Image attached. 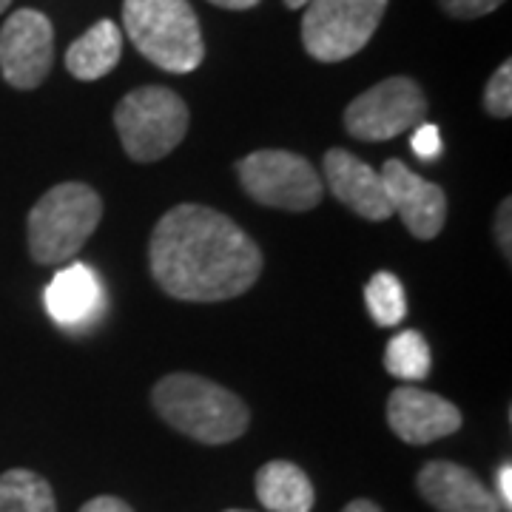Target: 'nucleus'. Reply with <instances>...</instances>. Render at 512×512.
I'll list each match as a JSON object with an SVG mask.
<instances>
[{
	"instance_id": "1",
	"label": "nucleus",
	"mask_w": 512,
	"mask_h": 512,
	"mask_svg": "<svg viewBox=\"0 0 512 512\" xmlns=\"http://www.w3.org/2000/svg\"><path fill=\"white\" fill-rule=\"evenodd\" d=\"M148 262L154 282L183 302H225L251 291L262 274L256 242L225 214L183 202L157 222Z\"/></svg>"
},
{
	"instance_id": "2",
	"label": "nucleus",
	"mask_w": 512,
	"mask_h": 512,
	"mask_svg": "<svg viewBox=\"0 0 512 512\" xmlns=\"http://www.w3.org/2000/svg\"><path fill=\"white\" fill-rule=\"evenodd\" d=\"M151 402L165 424L202 444L237 441L251 421L237 393L194 373H171L160 379L154 384Z\"/></svg>"
},
{
	"instance_id": "3",
	"label": "nucleus",
	"mask_w": 512,
	"mask_h": 512,
	"mask_svg": "<svg viewBox=\"0 0 512 512\" xmlns=\"http://www.w3.org/2000/svg\"><path fill=\"white\" fill-rule=\"evenodd\" d=\"M123 26L137 52L163 72H194L205 57L200 20L188 0H126Z\"/></svg>"
},
{
	"instance_id": "4",
	"label": "nucleus",
	"mask_w": 512,
	"mask_h": 512,
	"mask_svg": "<svg viewBox=\"0 0 512 512\" xmlns=\"http://www.w3.org/2000/svg\"><path fill=\"white\" fill-rule=\"evenodd\" d=\"M103 200L86 183H60L49 188L29 211V254L37 265L69 262L97 231Z\"/></svg>"
},
{
	"instance_id": "5",
	"label": "nucleus",
	"mask_w": 512,
	"mask_h": 512,
	"mask_svg": "<svg viewBox=\"0 0 512 512\" xmlns=\"http://www.w3.org/2000/svg\"><path fill=\"white\" fill-rule=\"evenodd\" d=\"M114 128L134 163H157L183 143L188 106L165 86H143L117 103Z\"/></svg>"
},
{
	"instance_id": "6",
	"label": "nucleus",
	"mask_w": 512,
	"mask_h": 512,
	"mask_svg": "<svg viewBox=\"0 0 512 512\" xmlns=\"http://www.w3.org/2000/svg\"><path fill=\"white\" fill-rule=\"evenodd\" d=\"M387 0H311L302 18V43L319 63L359 55L376 35Z\"/></svg>"
},
{
	"instance_id": "7",
	"label": "nucleus",
	"mask_w": 512,
	"mask_h": 512,
	"mask_svg": "<svg viewBox=\"0 0 512 512\" xmlns=\"http://www.w3.org/2000/svg\"><path fill=\"white\" fill-rule=\"evenodd\" d=\"M237 177L245 194L268 208L311 211L322 202L319 171L305 157L291 151H254L237 163Z\"/></svg>"
},
{
	"instance_id": "8",
	"label": "nucleus",
	"mask_w": 512,
	"mask_h": 512,
	"mask_svg": "<svg viewBox=\"0 0 512 512\" xmlns=\"http://www.w3.org/2000/svg\"><path fill=\"white\" fill-rule=\"evenodd\" d=\"M424 117L427 97L419 83L410 77H387L350 103L345 111V128L356 140L382 143L421 126Z\"/></svg>"
},
{
	"instance_id": "9",
	"label": "nucleus",
	"mask_w": 512,
	"mask_h": 512,
	"mask_svg": "<svg viewBox=\"0 0 512 512\" xmlns=\"http://www.w3.org/2000/svg\"><path fill=\"white\" fill-rule=\"evenodd\" d=\"M55 60V29L52 20L37 9H18L0 29V74L3 80L29 92L37 89Z\"/></svg>"
},
{
	"instance_id": "10",
	"label": "nucleus",
	"mask_w": 512,
	"mask_h": 512,
	"mask_svg": "<svg viewBox=\"0 0 512 512\" xmlns=\"http://www.w3.org/2000/svg\"><path fill=\"white\" fill-rule=\"evenodd\" d=\"M384 191L393 214L416 239H436L447 222V197L441 185L430 183L399 160H387L382 168Z\"/></svg>"
},
{
	"instance_id": "11",
	"label": "nucleus",
	"mask_w": 512,
	"mask_h": 512,
	"mask_svg": "<svg viewBox=\"0 0 512 512\" xmlns=\"http://www.w3.org/2000/svg\"><path fill=\"white\" fill-rule=\"evenodd\" d=\"M387 424L407 444H430L461 430V410L439 393L402 384L387 399Z\"/></svg>"
},
{
	"instance_id": "12",
	"label": "nucleus",
	"mask_w": 512,
	"mask_h": 512,
	"mask_svg": "<svg viewBox=\"0 0 512 512\" xmlns=\"http://www.w3.org/2000/svg\"><path fill=\"white\" fill-rule=\"evenodd\" d=\"M322 165H325V180L333 197L342 205H348L353 214L370 222H384L393 217L382 174H376L356 154H350L345 148H330Z\"/></svg>"
},
{
	"instance_id": "13",
	"label": "nucleus",
	"mask_w": 512,
	"mask_h": 512,
	"mask_svg": "<svg viewBox=\"0 0 512 512\" xmlns=\"http://www.w3.org/2000/svg\"><path fill=\"white\" fill-rule=\"evenodd\" d=\"M416 487L439 512H501L495 493L481 478L453 461H430L419 470Z\"/></svg>"
},
{
	"instance_id": "14",
	"label": "nucleus",
	"mask_w": 512,
	"mask_h": 512,
	"mask_svg": "<svg viewBox=\"0 0 512 512\" xmlns=\"http://www.w3.org/2000/svg\"><path fill=\"white\" fill-rule=\"evenodd\" d=\"M43 305L60 328L80 330L92 325L103 308V285L92 268L74 262L66 271H57L55 279L43 291Z\"/></svg>"
},
{
	"instance_id": "15",
	"label": "nucleus",
	"mask_w": 512,
	"mask_h": 512,
	"mask_svg": "<svg viewBox=\"0 0 512 512\" xmlns=\"http://www.w3.org/2000/svg\"><path fill=\"white\" fill-rule=\"evenodd\" d=\"M123 32L114 20H97L86 35H80L66 52V69L77 80H100L120 63Z\"/></svg>"
},
{
	"instance_id": "16",
	"label": "nucleus",
	"mask_w": 512,
	"mask_h": 512,
	"mask_svg": "<svg viewBox=\"0 0 512 512\" xmlns=\"http://www.w3.org/2000/svg\"><path fill=\"white\" fill-rule=\"evenodd\" d=\"M256 495L271 512H311L316 501L311 478L291 461H268L256 473Z\"/></svg>"
},
{
	"instance_id": "17",
	"label": "nucleus",
	"mask_w": 512,
	"mask_h": 512,
	"mask_svg": "<svg viewBox=\"0 0 512 512\" xmlns=\"http://www.w3.org/2000/svg\"><path fill=\"white\" fill-rule=\"evenodd\" d=\"M0 512H57L55 493L32 470H9L0 476Z\"/></svg>"
},
{
	"instance_id": "18",
	"label": "nucleus",
	"mask_w": 512,
	"mask_h": 512,
	"mask_svg": "<svg viewBox=\"0 0 512 512\" xmlns=\"http://www.w3.org/2000/svg\"><path fill=\"white\" fill-rule=\"evenodd\" d=\"M433 365L430 345L419 330H402L396 333L384 348V370L402 382H421L427 379Z\"/></svg>"
},
{
	"instance_id": "19",
	"label": "nucleus",
	"mask_w": 512,
	"mask_h": 512,
	"mask_svg": "<svg viewBox=\"0 0 512 512\" xmlns=\"http://www.w3.org/2000/svg\"><path fill=\"white\" fill-rule=\"evenodd\" d=\"M367 311L379 328H396L407 316V296H404L402 279L390 271H379L370 276L365 285Z\"/></svg>"
},
{
	"instance_id": "20",
	"label": "nucleus",
	"mask_w": 512,
	"mask_h": 512,
	"mask_svg": "<svg viewBox=\"0 0 512 512\" xmlns=\"http://www.w3.org/2000/svg\"><path fill=\"white\" fill-rule=\"evenodd\" d=\"M484 109L490 111L498 120H507L512 114V63L504 60L495 74L490 77L487 89H484Z\"/></svg>"
},
{
	"instance_id": "21",
	"label": "nucleus",
	"mask_w": 512,
	"mask_h": 512,
	"mask_svg": "<svg viewBox=\"0 0 512 512\" xmlns=\"http://www.w3.org/2000/svg\"><path fill=\"white\" fill-rule=\"evenodd\" d=\"M504 0H439V6L456 20H476L495 12Z\"/></svg>"
},
{
	"instance_id": "22",
	"label": "nucleus",
	"mask_w": 512,
	"mask_h": 512,
	"mask_svg": "<svg viewBox=\"0 0 512 512\" xmlns=\"http://www.w3.org/2000/svg\"><path fill=\"white\" fill-rule=\"evenodd\" d=\"M410 146L416 151L419 160H436L441 154V134L439 128L430 126V123H421L416 126V134L410 140Z\"/></svg>"
},
{
	"instance_id": "23",
	"label": "nucleus",
	"mask_w": 512,
	"mask_h": 512,
	"mask_svg": "<svg viewBox=\"0 0 512 512\" xmlns=\"http://www.w3.org/2000/svg\"><path fill=\"white\" fill-rule=\"evenodd\" d=\"M510 214H512V200H507L498 205V214H495V242H498V248H501V254L504 259H510L512 256V237H510Z\"/></svg>"
},
{
	"instance_id": "24",
	"label": "nucleus",
	"mask_w": 512,
	"mask_h": 512,
	"mask_svg": "<svg viewBox=\"0 0 512 512\" xmlns=\"http://www.w3.org/2000/svg\"><path fill=\"white\" fill-rule=\"evenodd\" d=\"M495 487H498V504L504 507V512L512 510V464L510 461H504L501 464V470H498V476H495Z\"/></svg>"
},
{
	"instance_id": "25",
	"label": "nucleus",
	"mask_w": 512,
	"mask_h": 512,
	"mask_svg": "<svg viewBox=\"0 0 512 512\" xmlns=\"http://www.w3.org/2000/svg\"><path fill=\"white\" fill-rule=\"evenodd\" d=\"M80 512H134L128 507L123 498H114V495H97L89 504H83Z\"/></svg>"
},
{
	"instance_id": "26",
	"label": "nucleus",
	"mask_w": 512,
	"mask_h": 512,
	"mask_svg": "<svg viewBox=\"0 0 512 512\" xmlns=\"http://www.w3.org/2000/svg\"><path fill=\"white\" fill-rule=\"evenodd\" d=\"M220 9H231V12H245V9H254L259 0H208Z\"/></svg>"
},
{
	"instance_id": "27",
	"label": "nucleus",
	"mask_w": 512,
	"mask_h": 512,
	"mask_svg": "<svg viewBox=\"0 0 512 512\" xmlns=\"http://www.w3.org/2000/svg\"><path fill=\"white\" fill-rule=\"evenodd\" d=\"M342 512H382V507L373 504V501H367V498H356V501H350Z\"/></svg>"
},
{
	"instance_id": "28",
	"label": "nucleus",
	"mask_w": 512,
	"mask_h": 512,
	"mask_svg": "<svg viewBox=\"0 0 512 512\" xmlns=\"http://www.w3.org/2000/svg\"><path fill=\"white\" fill-rule=\"evenodd\" d=\"M308 3H311V0H285L288 9H302V6H308Z\"/></svg>"
},
{
	"instance_id": "29",
	"label": "nucleus",
	"mask_w": 512,
	"mask_h": 512,
	"mask_svg": "<svg viewBox=\"0 0 512 512\" xmlns=\"http://www.w3.org/2000/svg\"><path fill=\"white\" fill-rule=\"evenodd\" d=\"M9 6H12V0H0V15H3V12H6Z\"/></svg>"
},
{
	"instance_id": "30",
	"label": "nucleus",
	"mask_w": 512,
	"mask_h": 512,
	"mask_svg": "<svg viewBox=\"0 0 512 512\" xmlns=\"http://www.w3.org/2000/svg\"><path fill=\"white\" fill-rule=\"evenodd\" d=\"M225 512H245V510H225Z\"/></svg>"
}]
</instances>
